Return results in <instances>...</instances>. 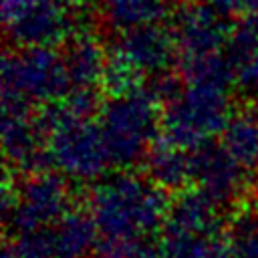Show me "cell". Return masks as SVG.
Instances as JSON below:
<instances>
[{
    "label": "cell",
    "instance_id": "19",
    "mask_svg": "<svg viewBox=\"0 0 258 258\" xmlns=\"http://www.w3.org/2000/svg\"><path fill=\"white\" fill-rule=\"evenodd\" d=\"M230 258H258V210L242 212L228 228Z\"/></svg>",
    "mask_w": 258,
    "mask_h": 258
},
{
    "label": "cell",
    "instance_id": "2",
    "mask_svg": "<svg viewBox=\"0 0 258 258\" xmlns=\"http://www.w3.org/2000/svg\"><path fill=\"white\" fill-rule=\"evenodd\" d=\"M34 119L44 133L46 147L56 169L77 181L103 177L111 161L99 123L75 117L67 111L62 101L42 105Z\"/></svg>",
    "mask_w": 258,
    "mask_h": 258
},
{
    "label": "cell",
    "instance_id": "25",
    "mask_svg": "<svg viewBox=\"0 0 258 258\" xmlns=\"http://www.w3.org/2000/svg\"><path fill=\"white\" fill-rule=\"evenodd\" d=\"M244 22L258 32V0H252L250 6H248V12L244 14Z\"/></svg>",
    "mask_w": 258,
    "mask_h": 258
},
{
    "label": "cell",
    "instance_id": "22",
    "mask_svg": "<svg viewBox=\"0 0 258 258\" xmlns=\"http://www.w3.org/2000/svg\"><path fill=\"white\" fill-rule=\"evenodd\" d=\"M236 85L248 101L258 103V40L252 50L236 64Z\"/></svg>",
    "mask_w": 258,
    "mask_h": 258
},
{
    "label": "cell",
    "instance_id": "23",
    "mask_svg": "<svg viewBox=\"0 0 258 258\" xmlns=\"http://www.w3.org/2000/svg\"><path fill=\"white\" fill-rule=\"evenodd\" d=\"M60 101L69 113H73L75 117H83V119H91L93 115H99V109L103 105L93 87H73L67 93V97Z\"/></svg>",
    "mask_w": 258,
    "mask_h": 258
},
{
    "label": "cell",
    "instance_id": "15",
    "mask_svg": "<svg viewBox=\"0 0 258 258\" xmlns=\"http://www.w3.org/2000/svg\"><path fill=\"white\" fill-rule=\"evenodd\" d=\"M169 0H99V12L109 28L125 32L137 26L161 22Z\"/></svg>",
    "mask_w": 258,
    "mask_h": 258
},
{
    "label": "cell",
    "instance_id": "24",
    "mask_svg": "<svg viewBox=\"0 0 258 258\" xmlns=\"http://www.w3.org/2000/svg\"><path fill=\"white\" fill-rule=\"evenodd\" d=\"M218 14H222L226 20L244 16L248 12V6L252 0H206Z\"/></svg>",
    "mask_w": 258,
    "mask_h": 258
},
{
    "label": "cell",
    "instance_id": "12",
    "mask_svg": "<svg viewBox=\"0 0 258 258\" xmlns=\"http://www.w3.org/2000/svg\"><path fill=\"white\" fill-rule=\"evenodd\" d=\"M147 175L167 191H179L191 181V151L157 135L145 155Z\"/></svg>",
    "mask_w": 258,
    "mask_h": 258
},
{
    "label": "cell",
    "instance_id": "7",
    "mask_svg": "<svg viewBox=\"0 0 258 258\" xmlns=\"http://www.w3.org/2000/svg\"><path fill=\"white\" fill-rule=\"evenodd\" d=\"M2 18L10 42L18 48H54L85 32L71 0H2Z\"/></svg>",
    "mask_w": 258,
    "mask_h": 258
},
{
    "label": "cell",
    "instance_id": "3",
    "mask_svg": "<svg viewBox=\"0 0 258 258\" xmlns=\"http://www.w3.org/2000/svg\"><path fill=\"white\" fill-rule=\"evenodd\" d=\"M159 105L147 87L111 95L101 105L97 123L113 167L129 169L145 159L149 145L161 129Z\"/></svg>",
    "mask_w": 258,
    "mask_h": 258
},
{
    "label": "cell",
    "instance_id": "1",
    "mask_svg": "<svg viewBox=\"0 0 258 258\" xmlns=\"http://www.w3.org/2000/svg\"><path fill=\"white\" fill-rule=\"evenodd\" d=\"M171 200L149 175L119 171L89 191V212L103 238H149L165 224Z\"/></svg>",
    "mask_w": 258,
    "mask_h": 258
},
{
    "label": "cell",
    "instance_id": "21",
    "mask_svg": "<svg viewBox=\"0 0 258 258\" xmlns=\"http://www.w3.org/2000/svg\"><path fill=\"white\" fill-rule=\"evenodd\" d=\"M2 258H56L48 228L34 232H14V238L4 244Z\"/></svg>",
    "mask_w": 258,
    "mask_h": 258
},
{
    "label": "cell",
    "instance_id": "5",
    "mask_svg": "<svg viewBox=\"0 0 258 258\" xmlns=\"http://www.w3.org/2000/svg\"><path fill=\"white\" fill-rule=\"evenodd\" d=\"M73 89L62 54L52 46H24L2 58V95L46 105L67 97Z\"/></svg>",
    "mask_w": 258,
    "mask_h": 258
},
{
    "label": "cell",
    "instance_id": "9",
    "mask_svg": "<svg viewBox=\"0 0 258 258\" xmlns=\"http://www.w3.org/2000/svg\"><path fill=\"white\" fill-rule=\"evenodd\" d=\"M171 30L179 46V56L218 52L226 46L230 36L226 18L208 2H189L181 6L173 16Z\"/></svg>",
    "mask_w": 258,
    "mask_h": 258
},
{
    "label": "cell",
    "instance_id": "13",
    "mask_svg": "<svg viewBox=\"0 0 258 258\" xmlns=\"http://www.w3.org/2000/svg\"><path fill=\"white\" fill-rule=\"evenodd\" d=\"M48 232L56 258H87L97 248L99 228L91 212L71 208L48 228Z\"/></svg>",
    "mask_w": 258,
    "mask_h": 258
},
{
    "label": "cell",
    "instance_id": "18",
    "mask_svg": "<svg viewBox=\"0 0 258 258\" xmlns=\"http://www.w3.org/2000/svg\"><path fill=\"white\" fill-rule=\"evenodd\" d=\"M141 79H143V73L117 46H111L107 50V60H105L101 85L105 87V91L109 95L129 93V91L141 87Z\"/></svg>",
    "mask_w": 258,
    "mask_h": 258
},
{
    "label": "cell",
    "instance_id": "20",
    "mask_svg": "<svg viewBox=\"0 0 258 258\" xmlns=\"http://www.w3.org/2000/svg\"><path fill=\"white\" fill-rule=\"evenodd\" d=\"M95 258H161L159 242L149 238H103L93 252Z\"/></svg>",
    "mask_w": 258,
    "mask_h": 258
},
{
    "label": "cell",
    "instance_id": "8",
    "mask_svg": "<svg viewBox=\"0 0 258 258\" xmlns=\"http://www.w3.org/2000/svg\"><path fill=\"white\" fill-rule=\"evenodd\" d=\"M248 175L222 143L208 141L191 151V181L222 208L242 196Z\"/></svg>",
    "mask_w": 258,
    "mask_h": 258
},
{
    "label": "cell",
    "instance_id": "16",
    "mask_svg": "<svg viewBox=\"0 0 258 258\" xmlns=\"http://www.w3.org/2000/svg\"><path fill=\"white\" fill-rule=\"evenodd\" d=\"M220 143L250 175L258 173V115L234 113L220 135Z\"/></svg>",
    "mask_w": 258,
    "mask_h": 258
},
{
    "label": "cell",
    "instance_id": "14",
    "mask_svg": "<svg viewBox=\"0 0 258 258\" xmlns=\"http://www.w3.org/2000/svg\"><path fill=\"white\" fill-rule=\"evenodd\" d=\"M62 60L73 87H95L103 79L107 50L89 32H79L64 42Z\"/></svg>",
    "mask_w": 258,
    "mask_h": 258
},
{
    "label": "cell",
    "instance_id": "11",
    "mask_svg": "<svg viewBox=\"0 0 258 258\" xmlns=\"http://www.w3.org/2000/svg\"><path fill=\"white\" fill-rule=\"evenodd\" d=\"M220 208L222 206L200 187L179 191V196L169 204L163 230L214 236L222 232Z\"/></svg>",
    "mask_w": 258,
    "mask_h": 258
},
{
    "label": "cell",
    "instance_id": "6",
    "mask_svg": "<svg viewBox=\"0 0 258 258\" xmlns=\"http://www.w3.org/2000/svg\"><path fill=\"white\" fill-rule=\"evenodd\" d=\"M4 220L14 232L46 230L58 222L71 210V187L69 181L48 169L28 173V177L14 189L10 179H4L2 196Z\"/></svg>",
    "mask_w": 258,
    "mask_h": 258
},
{
    "label": "cell",
    "instance_id": "4",
    "mask_svg": "<svg viewBox=\"0 0 258 258\" xmlns=\"http://www.w3.org/2000/svg\"><path fill=\"white\" fill-rule=\"evenodd\" d=\"M232 115L230 89L183 83L179 95L163 105L161 129L169 141L194 151L222 135Z\"/></svg>",
    "mask_w": 258,
    "mask_h": 258
},
{
    "label": "cell",
    "instance_id": "17",
    "mask_svg": "<svg viewBox=\"0 0 258 258\" xmlns=\"http://www.w3.org/2000/svg\"><path fill=\"white\" fill-rule=\"evenodd\" d=\"M181 79L187 85H208L232 89L236 85V69L226 52H208L198 56H181Z\"/></svg>",
    "mask_w": 258,
    "mask_h": 258
},
{
    "label": "cell",
    "instance_id": "10",
    "mask_svg": "<svg viewBox=\"0 0 258 258\" xmlns=\"http://www.w3.org/2000/svg\"><path fill=\"white\" fill-rule=\"evenodd\" d=\"M115 46L143 75H159L169 71L179 54L173 30L161 26L159 22L125 30Z\"/></svg>",
    "mask_w": 258,
    "mask_h": 258
}]
</instances>
